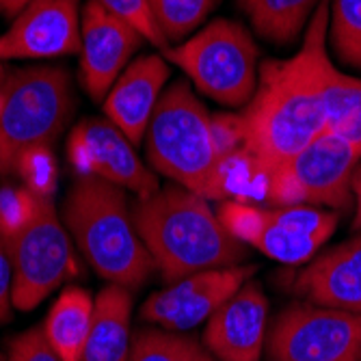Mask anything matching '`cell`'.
Masks as SVG:
<instances>
[{
	"instance_id": "1",
	"label": "cell",
	"mask_w": 361,
	"mask_h": 361,
	"mask_svg": "<svg viewBox=\"0 0 361 361\" xmlns=\"http://www.w3.org/2000/svg\"><path fill=\"white\" fill-rule=\"evenodd\" d=\"M329 0H322L312 16L303 46L283 61L259 65L257 87L238 115L243 152L267 176L299 154L326 130V54Z\"/></svg>"
},
{
	"instance_id": "2",
	"label": "cell",
	"mask_w": 361,
	"mask_h": 361,
	"mask_svg": "<svg viewBox=\"0 0 361 361\" xmlns=\"http://www.w3.org/2000/svg\"><path fill=\"white\" fill-rule=\"evenodd\" d=\"M133 219L167 283L210 269L236 267L247 255V245L227 232L206 197L180 184L139 197Z\"/></svg>"
},
{
	"instance_id": "3",
	"label": "cell",
	"mask_w": 361,
	"mask_h": 361,
	"mask_svg": "<svg viewBox=\"0 0 361 361\" xmlns=\"http://www.w3.org/2000/svg\"><path fill=\"white\" fill-rule=\"evenodd\" d=\"M63 223L95 273L111 283L135 292L156 269L126 190L106 180L78 178L65 197Z\"/></svg>"
},
{
	"instance_id": "4",
	"label": "cell",
	"mask_w": 361,
	"mask_h": 361,
	"mask_svg": "<svg viewBox=\"0 0 361 361\" xmlns=\"http://www.w3.org/2000/svg\"><path fill=\"white\" fill-rule=\"evenodd\" d=\"M145 149L158 173L206 200H221V152L212 115L184 80L162 91L145 133Z\"/></svg>"
},
{
	"instance_id": "5",
	"label": "cell",
	"mask_w": 361,
	"mask_h": 361,
	"mask_svg": "<svg viewBox=\"0 0 361 361\" xmlns=\"http://www.w3.org/2000/svg\"><path fill=\"white\" fill-rule=\"evenodd\" d=\"M74 113L72 78L61 68H24L0 89V176L18 173L20 158L52 147Z\"/></svg>"
},
{
	"instance_id": "6",
	"label": "cell",
	"mask_w": 361,
	"mask_h": 361,
	"mask_svg": "<svg viewBox=\"0 0 361 361\" xmlns=\"http://www.w3.org/2000/svg\"><path fill=\"white\" fill-rule=\"evenodd\" d=\"M165 59L225 106H245L255 93L257 48L240 22L214 20L184 44L165 48Z\"/></svg>"
},
{
	"instance_id": "7",
	"label": "cell",
	"mask_w": 361,
	"mask_h": 361,
	"mask_svg": "<svg viewBox=\"0 0 361 361\" xmlns=\"http://www.w3.org/2000/svg\"><path fill=\"white\" fill-rule=\"evenodd\" d=\"M359 162V145L324 130L269 176L267 202L342 212L353 204V173Z\"/></svg>"
},
{
	"instance_id": "8",
	"label": "cell",
	"mask_w": 361,
	"mask_h": 361,
	"mask_svg": "<svg viewBox=\"0 0 361 361\" xmlns=\"http://www.w3.org/2000/svg\"><path fill=\"white\" fill-rule=\"evenodd\" d=\"M11 262V303L20 312L37 307L76 273L70 234L52 197L35 195V212L18 234L5 240Z\"/></svg>"
},
{
	"instance_id": "9",
	"label": "cell",
	"mask_w": 361,
	"mask_h": 361,
	"mask_svg": "<svg viewBox=\"0 0 361 361\" xmlns=\"http://www.w3.org/2000/svg\"><path fill=\"white\" fill-rule=\"evenodd\" d=\"M271 361H361V316L322 307L283 310L267 336Z\"/></svg>"
},
{
	"instance_id": "10",
	"label": "cell",
	"mask_w": 361,
	"mask_h": 361,
	"mask_svg": "<svg viewBox=\"0 0 361 361\" xmlns=\"http://www.w3.org/2000/svg\"><path fill=\"white\" fill-rule=\"evenodd\" d=\"M68 160L78 178H100L137 197L160 188L156 176L139 160L135 145L109 119H82L68 139Z\"/></svg>"
},
{
	"instance_id": "11",
	"label": "cell",
	"mask_w": 361,
	"mask_h": 361,
	"mask_svg": "<svg viewBox=\"0 0 361 361\" xmlns=\"http://www.w3.org/2000/svg\"><path fill=\"white\" fill-rule=\"evenodd\" d=\"M253 275L251 267H223L188 275L154 292L141 307V318L167 331H188L208 320Z\"/></svg>"
},
{
	"instance_id": "12",
	"label": "cell",
	"mask_w": 361,
	"mask_h": 361,
	"mask_svg": "<svg viewBox=\"0 0 361 361\" xmlns=\"http://www.w3.org/2000/svg\"><path fill=\"white\" fill-rule=\"evenodd\" d=\"M143 39L133 24L87 0L80 20V82L91 100H104Z\"/></svg>"
},
{
	"instance_id": "13",
	"label": "cell",
	"mask_w": 361,
	"mask_h": 361,
	"mask_svg": "<svg viewBox=\"0 0 361 361\" xmlns=\"http://www.w3.org/2000/svg\"><path fill=\"white\" fill-rule=\"evenodd\" d=\"M80 0H35L0 35V61H44L80 52Z\"/></svg>"
},
{
	"instance_id": "14",
	"label": "cell",
	"mask_w": 361,
	"mask_h": 361,
	"mask_svg": "<svg viewBox=\"0 0 361 361\" xmlns=\"http://www.w3.org/2000/svg\"><path fill=\"white\" fill-rule=\"evenodd\" d=\"M269 299L257 281H247L210 318L204 346L219 361H259L269 336Z\"/></svg>"
},
{
	"instance_id": "15",
	"label": "cell",
	"mask_w": 361,
	"mask_h": 361,
	"mask_svg": "<svg viewBox=\"0 0 361 361\" xmlns=\"http://www.w3.org/2000/svg\"><path fill=\"white\" fill-rule=\"evenodd\" d=\"M169 80V65L162 56L147 54L121 72L104 97L106 119L113 121L133 145L145 139L154 109Z\"/></svg>"
},
{
	"instance_id": "16",
	"label": "cell",
	"mask_w": 361,
	"mask_h": 361,
	"mask_svg": "<svg viewBox=\"0 0 361 361\" xmlns=\"http://www.w3.org/2000/svg\"><path fill=\"white\" fill-rule=\"evenodd\" d=\"M294 292L314 305L361 316V234L312 259L294 279Z\"/></svg>"
},
{
	"instance_id": "17",
	"label": "cell",
	"mask_w": 361,
	"mask_h": 361,
	"mask_svg": "<svg viewBox=\"0 0 361 361\" xmlns=\"http://www.w3.org/2000/svg\"><path fill=\"white\" fill-rule=\"evenodd\" d=\"M219 219L227 232L243 245L253 247L281 264H303L312 259L324 245L318 238L294 232V229L275 221L267 208H255L240 202H223Z\"/></svg>"
},
{
	"instance_id": "18",
	"label": "cell",
	"mask_w": 361,
	"mask_h": 361,
	"mask_svg": "<svg viewBox=\"0 0 361 361\" xmlns=\"http://www.w3.org/2000/svg\"><path fill=\"white\" fill-rule=\"evenodd\" d=\"M133 290L111 283L95 297L93 320L80 361H128L133 336Z\"/></svg>"
},
{
	"instance_id": "19",
	"label": "cell",
	"mask_w": 361,
	"mask_h": 361,
	"mask_svg": "<svg viewBox=\"0 0 361 361\" xmlns=\"http://www.w3.org/2000/svg\"><path fill=\"white\" fill-rule=\"evenodd\" d=\"M91 294L85 288L70 286L48 312L44 322V336L61 361H80L93 320Z\"/></svg>"
},
{
	"instance_id": "20",
	"label": "cell",
	"mask_w": 361,
	"mask_h": 361,
	"mask_svg": "<svg viewBox=\"0 0 361 361\" xmlns=\"http://www.w3.org/2000/svg\"><path fill=\"white\" fill-rule=\"evenodd\" d=\"M322 0H238L259 37L286 46L297 42Z\"/></svg>"
},
{
	"instance_id": "21",
	"label": "cell",
	"mask_w": 361,
	"mask_h": 361,
	"mask_svg": "<svg viewBox=\"0 0 361 361\" xmlns=\"http://www.w3.org/2000/svg\"><path fill=\"white\" fill-rule=\"evenodd\" d=\"M326 130L361 147V78L331 65L326 76Z\"/></svg>"
},
{
	"instance_id": "22",
	"label": "cell",
	"mask_w": 361,
	"mask_h": 361,
	"mask_svg": "<svg viewBox=\"0 0 361 361\" xmlns=\"http://www.w3.org/2000/svg\"><path fill=\"white\" fill-rule=\"evenodd\" d=\"M128 361H216L214 355L190 336L167 329H143L133 338Z\"/></svg>"
},
{
	"instance_id": "23",
	"label": "cell",
	"mask_w": 361,
	"mask_h": 361,
	"mask_svg": "<svg viewBox=\"0 0 361 361\" xmlns=\"http://www.w3.org/2000/svg\"><path fill=\"white\" fill-rule=\"evenodd\" d=\"M152 16L167 42H182L202 26L216 0H147Z\"/></svg>"
},
{
	"instance_id": "24",
	"label": "cell",
	"mask_w": 361,
	"mask_h": 361,
	"mask_svg": "<svg viewBox=\"0 0 361 361\" xmlns=\"http://www.w3.org/2000/svg\"><path fill=\"white\" fill-rule=\"evenodd\" d=\"M329 35L338 59L361 70V0H329Z\"/></svg>"
},
{
	"instance_id": "25",
	"label": "cell",
	"mask_w": 361,
	"mask_h": 361,
	"mask_svg": "<svg viewBox=\"0 0 361 361\" xmlns=\"http://www.w3.org/2000/svg\"><path fill=\"white\" fill-rule=\"evenodd\" d=\"M18 176L24 180V188L30 192L52 197L56 186V162L50 147L26 152L18 162Z\"/></svg>"
},
{
	"instance_id": "26",
	"label": "cell",
	"mask_w": 361,
	"mask_h": 361,
	"mask_svg": "<svg viewBox=\"0 0 361 361\" xmlns=\"http://www.w3.org/2000/svg\"><path fill=\"white\" fill-rule=\"evenodd\" d=\"M35 212V192L28 188H0V234L3 238H11L30 221Z\"/></svg>"
},
{
	"instance_id": "27",
	"label": "cell",
	"mask_w": 361,
	"mask_h": 361,
	"mask_svg": "<svg viewBox=\"0 0 361 361\" xmlns=\"http://www.w3.org/2000/svg\"><path fill=\"white\" fill-rule=\"evenodd\" d=\"M117 18L133 24L141 35L158 48H167V39L160 32L147 0H95Z\"/></svg>"
},
{
	"instance_id": "28",
	"label": "cell",
	"mask_w": 361,
	"mask_h": 361,
	"mask_svg": "<svg viewBox=\"0 0 361 361\" xmlns=\"http://www.w3.org/2000/svg\"><path fill=\"white\" fill-rule=\"evenodd\" d=\"M7 361H61L44 336V326H32L9 342Z\"/></svg>"
},
{
	"instance_id": "29",
	"label": "cell",
	"mask_w": 361,
	"mask_h": 361,
	"mask_svg": "<svg viewBox=\"0 0 361 361\" xmlns=\"http://www.w3.org/2000/svg\"><path fill=\"white\" fill-rule=\"evenodd\" d=\"M11 262H9V253H7V245L5 238L0 234V324L9 322L11 318Z\"/></svg>"
},
{
	"instance_id": "30",
	"label": "cell",
	"mask_w": 361,
	"mask_h": 361,
	"mask_svg": "<svg viewBox=\"0 0 361 361\" xmlns=\"http://www.w3.org/2000/svg\"><path fill=\"white\" fill-rule=\"evenodd\" d=\"M353 202H355V216H353V232L361 229V162L353 173Z\"/></svg>"
},
{
	"instance_id": "31",
	"label": "cell",
	"mask_w": 361,
	"mask_h": 361,
	"mask_svg": "<svg viewBox=\"0 0 361 361\" xmlns=\"http://www.w3.org/2000/svg\"><path fill=\"white\" fill-rule=\"evenodd\" d=\"M35 0H0V11L5 16H20Z\"/></svg>"
},
{
	"instance_id": "32",
	"label": "cell",
	"mask_w": 361,
	"mask_h": 361,
	"mask_svg": "<svg viewBox=\"0 0 361 361\" xmlns=\"http://www.w3.org/2000/svg\"><path fill=\"white\" fill-rule=\"evenodd\" d=\"M5 82V78H3V68H0V85H3Z\"/></svg>"
},
{
	"instance_id": "33",
	"label": "cell",
	"mask_w": 361,
	"mask_h": 361,
	"mask_svg": "<svg viewBox=\"0 0 361 361\" xmlns=\"http://www.w3.org/2000/svg\"><path fill=\"white\" fill-rule=\"evenodd\" d=\"M0 361H7V355H3V353H0Z\"/></svg>"
}]
</instances>
